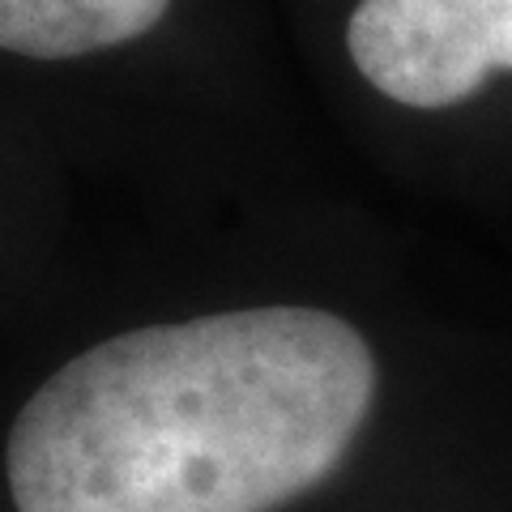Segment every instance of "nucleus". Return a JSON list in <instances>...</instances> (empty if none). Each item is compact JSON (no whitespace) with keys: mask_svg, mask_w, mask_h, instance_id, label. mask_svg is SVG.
I'll list each match as a JSON object with an SVG mask.
<instances>
[{"mask_svg":"<svg viewBox=\"0 0 512 512\" xmlns=\"http://www.w3.org/2000/svg\"><path fill=\"white\" fill-rule=\"evenodd\" d=\"M376 355L338 312L154 320L64 359L5 440L13 512H278L346 461Z\"/></svg>","mask_w":512,"mask_h":512,"instance_id":"1","label":"nucleus"},{"mask_svg":"<svg viewBox=\"0 0 512 512\" xmlns=\"http://www.w3.org/2000/svg\"><path fill=\"white\" fill-rule=\"evenodd\" d=\"M350 77L402 116H457L512 82V0H346Z\"/></svg>","mask_w":512,"mask_h":512,"instance_id":"2","label":"nucleus"},{"mask_svg":"<svg viewBox=\"0 0 512 512\" xmlns=\"http://www.w3.org/2000/svg\"><path fill=\"white\" fill-rule=\"evenodd\" d=\"M192 0H0V64L90 73L150 56Z\"/></svg>","mask_w":512,"mask_h":512,"instance_id":"3","label":"nucleus"}]
</instances>
